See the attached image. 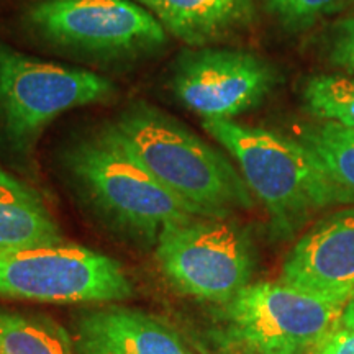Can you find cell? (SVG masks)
<instances>
[{"label":"cell","instance_id":"8","mask_svg":"<svg viewBox=\"0 0 354 354\" xmlns=\"http://www.w3.org/2000/svg\"><path fill=\"white\" fill-rule=\"evenodd\" d=\"M131 294L118 261L76 243L0 253V297L81 304L117 302Z\"/></svg>","mask_w":354,"mask_h":354},{"label":"cell","instance_id":"20","mask_svg":"<svg viewBox=\"0 0 354 354\" xmlns=\"http://www.w3.org/2000/svg\"><path fill=\"white\" fill-rule=\"evenodd\" d=\"M339 328L354 330V297L344 305L343 317H342V326Z\"/></svg>","mask_w":354,"mask_h":354},{"label":"cell","instance_id":"3","mask_svg":"<svg viewBox=\"0 0 354 354\" xmlns=\"http://www.w3.org/2000/svg\"><path fill=\"white\" fill-rule=\"evenodd\" d=\"M66 167L79 192L109 223L140 240L156 243L166 228L202 216L141 165L112 123L71 146Z\"/></svg>","mask_w":354,"mask_h":354},{"label":"cell","instance_id":"11","mask_svg":"<svg viewBox=\"0 0 354 354\" xmlns=\"http://www.w3.org/2000/svg\"><path fill=\"white\" fill-rule=\"evenodd\" d=\"M73 342L77 354H192L171 326L127 307L84 312Z\"/></svg>","mask_w":354,"mask_h":354},{"label":"cell","instance_id":"10","mask_svg":"<svg viewBox=\"0 0 354 354\" xmlns=\"http://www.w3.org/2000/svg\"><path fill=\"white\" fill-rule=\"evenodd\" d=\"M281 281L343 305L354 297V207L326 215L295 243Z\"/></svg>","mask_w":354,"mask_h":354},{"label":"cell","instance_id":"7","mask_svg":"<svg viewBox=\"0 0 354 354\" xmlns=\"http://www.w3.org/2000/svg\"><path fill=\"white\" fill-rule=\"evenodd\" d=\"M156 259L180 294L221 305L250 286L254 269L246 233L225 218L209 216L166 228L156 241Z\"/></svg>","mask_w":354,"mask_h":354},{"label":"cell","instance_id":"17","mask_svg":"<svg viewBox=\"0 0 354 354\" xmlns=\"http://www.w3.org/2000/svg\"><path fill=\"white\" fill-rule=\"evenodd\" d=\"M349 2L353 0H263V6L286 32L300 33Z\"/></svg>","mask_w":354,"mask_h":354},{"label":"cell","instance_id":"18","mask_svg":"<svg viewBox=\"0 0 354 354\" xmlns=\"http://www.w3.org/2000/svg\"><path fill=\"white\" fill-rule=\"evenodd\" d=\"M325 51L331 66L354 74V15L336 21L328 33Z\"/></svg>","mask_w":354,"mask_h":354},{"label":"cell","instance_id":"4","mask_svg":"<svg viewBox=\"0 0 354 354\" xmlns=\"http://www.w3.org/2000/svg\"><path fill=\"white\" fill-rule=\"evenodd\" d=\"M35 38L100 61H130L165 48L167 33L135 0H35L24 13Z\"/></svg>","mask_w":354,"mask_h":354},{"label":"cell","instance_id":"9","mask_svg":"<svg viewBox=\"0 0 354 354\" xmlns=\"http://www.w3.org/2000/svg\"><path fill=\"white\" fill-rule=\"evenodd\" d=\"M277 69L254 53L233 48H189L177 56L171 91L203 120H233L258 107L277 86Z\"/></svg>","mask_w":354,"mask_h":354},{"label":"cell","instance_id":"16","mask_svg":"<svg viewBox=\"0 0 354 354\" xmlns=\"http://www.w3.org/2000/svg\"><path fill=\"white\" fill-rule=\"evenodd\" d=\"M305 109L318 120L354 128V79L317 74L302 87Z\"/></svg>","mask_w":354,"mask_h":354},{"label":"cell","instance_id":"12","mask_svg":"<svg viewBox=\"0 0 354 354\" xmlns=\"http://www.w3.org/2000/svg\"><path fill=\"white\" fill-rule=\"evenodd\" d=\"M189 48L215 46L256 21L254 0H135Z\"/></svg>","mask_w":354,"mask_h":354},{"label":"cell","instance_id":"21","mask_svg":"<svg viewBox=\"0 0 354 354\" xmlns=\"http://www.w3.org/2000/svg\"><path fill=\"white\" fill-rule=\"evenodd\" d=\"M353 3H354V0H353Z\"/></svg>","mask_w":354,"mask_h":354},{"label":"cell","instance_id":"15","mask_svg":"<svg viewBox=\"0 0 354 354\" xmlns=\"http://www.w3.org/2000/svg\"><path fill=\"white\" fill-rule=\"evenodd\" d=\"M300 141L317 154L336 183L354 194V128L320 120L304 128Z\"/></svg>","mask_w":354,"mask_h":354},{"label":"cell","instance_id":"2","mask_svg":"<svg viewBox=\"0 0 354 354\" xmlns=\"http://www.w3.org/2000/svg\"><path fill=\"white\" fill-rule=\"evenodd\" d=\"M203 128L234 159L276 233L287 236L317 212L354 203V194L302 141L234 120H203Z\"/></svg>","mask_w":354,"mask_h":354},{"label":"cell","instance_id":"6","mask_svg":"<svg viewBox=\"0 0 354 354\" xmlns=\"http://www.w3.org/2000/svg\"><path fill=\"white\" fill-rule=\"evenodd\" d=\"M344 305L286 282H256L223 305L230 343L254 354H305L342 326Z\"/></svg>","mask_w":354,"mask_h":354},{"label":"cell","instance_id":"5","mask_svg":"<svg viewBox=\"0 0 354 354\" xmlns=\"http://www.w3.org/2000/svg\"><path fill=\"white\" fill-rule=\"evenodd\" d=\"M117 88L92 71L26 56L0 41V123L19 151L68 110L109 102Z\"/></svg>","mask_w":354,"mask_h":354},{"label":"cell","instance_id":"14","mask_svg":"<svg viewBox=\"0 0 354 354\" xmlns=\"http://www.w3.org/2000/svg\"><path fill=\"white\" fill-rule=\"evenodd\" d=\"M0 354H77L71 335L55 320L0 308Z\"/></svg>","mask_w":354,"mask_h":354},{"label":"cell","instance_id":"1","mask_svg":"<svg viewBox=\"0 0 354 354\" xmlns=\"http://www.w3.org/2000/svg\"><path fill=\"white\" fill-rule=\"evenodd\" d=\"M112 127L141 165L202 216L228 218L253 205L241 172L223 153L148 102L128 104Z\"/></svg>","mask_w":354,"mask_h":354},{"label":"cell","instance_id":"19","mask_svg":"<svg viewBox=\"0 0 354 354\" xmlns=\"http://www.w3.org/2000/svg\"><path fill=\"white\" fill-rule=\"evenodd\" d=\"M310 354H354V330L338 328Z\"/></svg>","mask_w":354,"mask_h":354},{"label":"cell","instance_id":"13","mask_svg":"<svg viewBox=\"0 0 354 354\" xmlns=\"http://www.w3.org/2000/svg\"><path fill=\"white\" fill-rule=\"evenodd\" d=\"M63 241L61 230L41 197L0 171V253Z\"/></svg>","mask_w":354,"mask_h":354}]
</instances>
